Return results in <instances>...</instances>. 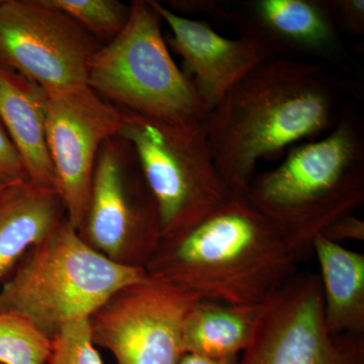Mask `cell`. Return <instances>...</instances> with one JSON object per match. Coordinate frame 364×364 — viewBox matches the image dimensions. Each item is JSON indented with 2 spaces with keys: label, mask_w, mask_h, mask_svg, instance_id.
Masks as SVG:
<instances>
[{
  "label": "cell",
  "mask_w": 364,
  "mask_h": 364,
  "mask_svg": "<svg viewBox=\"0 0 364 364\" xmlns=\"http://www.w3.org/2000/svg\"><path fill=\"white\" fill-rule=\"evenodd\" d=\"M336 90L327 67L273 57L236 83L208 114L205 135L232 196H245L261 160L338 123Z\"/></svg>",
  "instance_id": "6da1fadb"
},
{
  "label": "cell",
  "mask_w": 364,
  "mask_h": 364,
  "mask_svg": "<svg viewBox=\"0 0 364 364\" xmlns=\"http://www.w3.org/2000/svg\"><path fill=\"white\" fill-rule=\"evenodd\" d=\"M298 264L272 223L245 196L231 195L196 226L163 239L145 269L200 299L258 305L293 279Z\"/></svg>",
  "instance_id": "7a4b0ae2"
},
{
  "label": "cell",
  "mask_w": 364,
  "mask_h": 364,
  "mask_svg": "<svg viewBox=\"0 0 364 364\" xmlns=\"http://www.w3.org/2000/svg\"><path fill=\"white\" fill-rule=\"evenodd\" d=\"M245 198L299 262L310 258L315 237L364 203V136L358 117L342 112L328 135L299 144L279 166L256 173Z\"/></svg>",
  "instance_id": "3957f363"
},
{
  "label": "cell",
  "mask_w": 364,
  "mask_h": 364,
  "mask_svg": "<svg viewBox=\"0 0 364 364\" xmlns=\"http://www.w3.org/2000/svg\"><path fill=\"white\" fill-rule=\"evenodd\" d=\"M147 277L145 267L114 262L91 248L66 218L0 287V312L26 318L52 339L63 326L90 318L119 289Z\"/></svg>",
  "instance_id": "277c9868"
},
{
  "label": "cell",
  "mask_w": 364,
  "mask_h": 364,
  "mask_svg": "<svg viewBox=\"0 0 364 364\" xmlns=\"http://www.w3.org/2000/svg\"><path fill=\"white\" fill-rule=\"evenodd\" d=\"M150 0H134L122 33L88 64L87 85L119 109L181 128L205 126L208 112L170 54Z\"/></svg>",
  "instance_id": "5b68a950"
},
{
  "label": "cell",
  "mask_w": 364,
  "mask_h": 364,
  "mask_svg": "<svg viewBox=\"0 0 364 364\" xmlns=\"http://www.w3.org/2000/svg\"><path fill=\"white\" fill-rule=\"evenodd\" d=\"M124 112L119 136L135 150L156 203L162 240L196 226L231 196L215 166L205 126L181 128Z\"/></svg>",
  "instance_id": "8992f818"
},
{
  "label": "cell",
  "mask_w": 364,
  "mask_h": 364,
  "mask_svg": "<svg viewBox=\"0 0 364 364\" xmlns=\"http://www.w3.org/2000/svg\"><path fill=\"white\" fill-rule=\"evenodd\" d=\"M79 234L114 262L145 267L162 240L159 214L128 141L107 139L98 152Z\"/></svg>",
  "instance_id": "52a82bcc"
},
{
  "label": "cell",
  "mask_w": 364,
  "mask_h": 364,
  "mask_svg": "<svg viewBox=\"0 0 364 364\" xmlns=\"http://www.w3.org/2000/svg\"><path fill=\"white\" fill-rule=\"evenodd\" d=\"M102 44L48 0L0 2V64L46 91L87 85Z\"/></svg>",
  "instance_id": "ba28073f"
},
{
  "label": "cell",
  "mask_w": 364,
  "mask_h": 364,
  "mask_svg": "<svg viewBox=\"0 0 364 364\" xmlns=\"http://www.w3.org/2000/svg\"><path fill=\"white\" fill-rule=\"evenodd\" d=\"M198 299L148 274L90 316L93 343L111 352L117 364H179L184 318Z\"/></svg>",
  "instance_id": "9c48e42d"
},
{
  "label": "cell",
  "mask_w": 364,
  "mask_h": 364,
  "mask_svg": "<svg viewBox=\"0 0 364 364\" xmlns=\"http://www.w3.org/2000/svg\"><path fill=\"white\" fill-rule=\"evenodd\" d=\"M238 364H364V337L328 331L320 279L298 272L270 299Z\"/></svg>",
  "instance_id": "30bf717a"
},
{
  "label": "cell",
  "mask_w": 364,
  "mask_h": 364,
  "mask_svg": "<svg viewBox=\"0 0 364 364\" xmlns=\"http://www.w3.org/2000/svg\"><path fill=\"white\" fill-rule=\"evenodd\" d=\"M46 92L48 147L67 220L79 233L90 203L98 152L107 139L119 135L124 112L88 85Z\"/></svg>",
  "instance_id": "8fae6325"
},
{
  "label": "cell",
  "mask_w": 364,
  "mask_h": 364,
  "mask_svg": "<svg viewBox=\"0 0 364 364\" xmlns=\"http://www.w3.org/2000/svg\"><path fill=\"white\" fill-rule=\"evenodd\" d=\"M150 1L171 30L164 36L166 45L181 56V70L208 112L249 72L273 58L258 38L247 33L239 39L223 37L205 21L191 20L161 2Z\"/></svg>",
  "instance_id": "7c38bea8"
},
{
  "label": "cell",
  "mask_w": 364,
  "mask_h": 364,
  "mask_svg": "<svg viewBox=\"0 0 364 364\" xmlns=\"http://www.w3.org/2000/svg\"><path fill=\"white\" fill-rule=\"evenodd\" d=\"M245 33L264 42L273 57L335 59L342 49L327 1L257 0L249 4Z\"/></svg>",
  "instance_id": "4fadbf2b"
},
{
  "label": "cell",
  "mask_w": 364,
  "mask_h": 364,
  "mask_svg": "<svg viewBox=\"0 0 364 364\" xmlns=\"http://www.w3.org/2000/svg\"><path fill=\"white\" fill-rule=\"evenodd\" d=\"M47 92L0 64V121L23 160L28 181L59 191L46 132Z\"/></svg>",
  "instance_id": "5bb4252c"
},
{
  "label": "cell",
  "mask_w": 364,
  "mask_h": 364,
  "mask_svg": "<svg viewBox=\"0 0 364 364\" xmlns=\"http://www.w3.org/2000/svg\"><path fill=\"white\" fill-rule=\"evenodd\" d=\"M59 191L30 181L9 184L0 193V287L26 253L66 219Z\"/></svg>",
  "instance_id": "9a60e30c"
},
{
  "label": "cell",
  "mask_w": 364,
  "mask_h": 364,
  "mask_svg": "<svg viewBox=\"0 0 364 364\" xmlns=\"http://www.w3.org/2000/svg\"><path fill=\"white\" fill-rule=\"evenodd\" d=\"M324 318L333 335L364 336V255L317 235L313 241Z\"/></svg>",
  "instance_id": "2e32d148"
},
{
  "label": "cell",
  "mask_w": 364,
  "mask_h": 364,
  "mask_svg": "<svg viewBox=\"0 0 364 364\" xmlns=\"http://www.w3.org/2000/svg\"><path fill=\"white\" fill-rule=\"evenodd\" d=\"M269 301L230 305L198 299L184 318L182 352L210 358L240 356L252 341Z\"/></svg>",
  "instance_id": "e0dca14e"
},
{
  "label": "cell",
  "mask_w": 364,
  "mask_h": 364,
  "mask_svg": "<svg viewBox=\"0 0 364 364\" xmlns=\"http://www.w3.org/2000/svg\"><path fill=\"white\" fill-rule=\"evenodd\" d=\"M102 45L116 39L128 23L131 6L117 0H48Z\"/></svg>",
  "instance_id": "ac0fdd59"
},
{
  "label": "cell",
  "mask_w": 364,
  "mask_h": 364,
  "mask_svg": "<svg viewBox=\"0 0 364 364\" xmlns=\"http://www.w3.org/2000/svg\"><path fill=\"white\" fill-rule=\"evenodd\" d=\"M51 339L26 318L0 312V364H46Z\"/></svg>",
  "instance_id": "d6986e66"
},
{
  "label": "cell",
  "mask_w": 364,
  "mask_h": 364,
  "mask_svg": "<svg viewBox=\"0 0 364 364\" xmlns=\"http://www.w3.org/2000/svg\"><path fill=\"white\" fill-rule=\"evenodd\" d=\"M49 364H104L95 344L90 318L75 321L63 327L51 339Z\"/></svg>",
  "instance_id": "ffe728a7"
},
{
  "label": "cell",
  "mask_w": 364,
  "mask_h": 364,
  "mask_svg": "<svg viewBox=\"0 0 364 364\" xmlns=\"http://www.w3.org/2000/svg\"><path fill=\"white\" fill-rule=\"evenodd\" d=\"M28 181L25 165L0 121V184Z\"/></svg>",
  "instance_id": "44dd1931"
},
{
  "label": "cell",
  "mask_w": 364,
  "mask_h": 364,
  "mask_svg": "<svg viewBox=\"0 0 364 364\" xmlns=\"http://www.w3.org/2000/svg\"><path fill=\"white\" fill-rule=\"evenodd\" d=\"M327 4L338 26L355 35L363 33V0H328Z\"/></svg>",
  "instance_id": "7402d4cb"
},
{
  "label": "cell",
  "mask_w": 364,
  "mask_h": 364,
  "mask_svg": "<svg viewBox=\"0 0 364 364\" xmlns=\"http://www.w3.org/2000/svg\"><path fill=\"white\" fill-rule=\"evenodd\" d=\"M320 235L328 240L341 244L344 241H364V222L355 214L345 215L329 225Z\"/></svg>",
  "instance_id": "603a6c76"
},
{
  "label": "cell",
  "mask_w": 364,
  "mask_h": 364,
  "mask_svg": "<svg viewBox=\"0 0 364 364\" xmlns=\"http://www.w3.org/2000/svg\"><path fill=\"white\" fill-rule=\"evenodd\" d=\"M170 7H167L170 11L173 13L178 14L182 11H196V13H202L208 14V16H225L224 11L222 7L214 1H202V0H196V1H172L170 2Z\"/></svg>",
  "instance_id": "cb8c5ba5"
},
{
  "label": "cell",
  "mask_w": 364,
  "mask_h": 364,
  "mask_svg": "<svg viewBox=\"0 0 364 364\" xmlns=\"http://www.w3.org/2000/svg\"><path fill=\"white\" fill-rule=\"evenodd\" d=\"M238 359L239 356L227 358H210L186 353L182 355L179 364H238Z\"/></svg>",
  "instance_id": "d4e9b609"
},
{
  "label": "cell",
  "mask_w": 364,
  "mask_h": 364,
  "mask_svg": "<svg viewBox=\"0 0 364 364\" xmlns=\"http://www.w3.org/2000/svg\"><path fill=\"white\" fill-rule=\"evenodd\" d=\"M9 186V184H0V193H1L2 191H4V189L7 188V186Z\"/></svg>",
  "instance_id": "484cf974"
},
{
  "label": "cell",
  "mask_w": 364,
  "mask_h": 364,
  "mask_svg": "<svg viewBox=\"0 0 364 364\" xmlns=\"http://www.w3.org/2000/svg\"><path fill=\"white\" fill-rule=\"evenodd\" d=\"M1 1H2V0H0V2H1Z\"/></svg>",
  "instance_id": "4316f807"
}]
</instances>
